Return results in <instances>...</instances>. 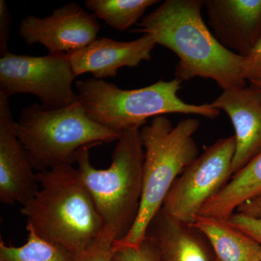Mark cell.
Returning <instances> with one entry per match:
<instances>
[{"label": "cell", "instance_id": "1", "mask_svg": "<svg viewBox=\"0 0 261 261\" xmlns=\"http://www.w3.org/2000/svg\"><path fill=\"white\" fill-rule=\"evenodd\" d=\"M203 7L204 0H166L130 32L150 34L157 44L176 55V80H214L223 91L246 87L244 57L220 44L204 21Z\"/></svg>", "mask_w": 261, "mask_h": 261}, {"label": "cell", "instance_id": "2", "mask_svg": "<svg viewBox=\"0 0 261 261\" xmlns=\"http://www.w3.org/2000/svg\"><path fill=\"white\" fill-rule=\"evenodd\" d=\"M39 190L22 206L27 226L38 236L80 257L105 227L92 197L73 165L37 173Z\"/></svg>", "mask_w": 261, "mask_h": 261}, {"label": "cell", "instance_id": "3", "mask_svg": "<svg viewBox=\"0 0 261 261\" xmlns=\"http://www.w3.org/2000/svg\"><path fill=\"white\" fill-rule=\"evenodd\" d=\"M139 127L123 130L116 141L112 162L97 169L90 161L89 149L79 151L75 163L84 185L92 197L105 226L111 228L116 241L126 238L140 211L145 149Z\"/></svg>", "mask_w": 261, "mask_h": 261}, {"label": "cell", "instance_id": "4", "mask_svg": "<svg viewBox=\"0 0 261 261\" xmlns=\"http://www.w3.org/2000/svg\"><path fill=\"white\" fill-rule=\"evenodd\" d=\"M199 126L200 121L195 118H185L173 126L167 117L159 116L140 128L145 161L140 211L129 233L115 241V246L137 247L145 240L149 224L173 184L198 156L193 136Z\"/></svg>", "mask_w": 261, "mask_h": 261}, {"label": "cell", "instance_id": "5", "mask_svg": "<svg viewBox=\"0 0 261 261\" xmlns=\"http://www.w3.org/2000/svg\"><path fill=\"white\" fill-rule=\"evenodd\" d=\"M181 81L155 83L136 89H122L103 80L77 81L80 102L87 116L101 126L121 133L135 127L142 128L147 119L171 113L197 115L209 119L221 111L211 106L189 104L178 97Z\"/></svg>", "mask_w": 261, "mask_h": 261}, {"label": "cell", "instance_id": "6", "mask_svg": "<svg viewBox=\"0 0 261 261\" xmlns=\"http://www.w3.org/2000/svg\"><path fill=\"white\" fill-rule=\"evenodd\" d=\"M15 130L29 162L39 172L73 165L82 147L116 142L121 135L92 121L80 101L57 110L32 105L20 113Z\"/></svg>", "mask_w": 261, "mask_h": 261}, {"label": "cell", "instance_id": "7", "mask_svg": "<svg viewBox=\"0 0 261 261\" xmlns=\"http://www.w3.org/2000/svg\"><path fill=\"white\" fill-rule=\"evenodd\" d=\"M75 77L65 53L35 57L9 53L0 58V94L8 98L32 94L44 109H61L80 101L73 89Z\"/></svg>", "mask_w": 261, "mask_h": 261}, {"label": "cell", "instance_id": "8", "mask_svg": "<svg viewBox=\"0 0 261 261\" xmlns=\"http://www.w3.org/2000/svg\"><path fill=\"white\" fill-rule=\"evenodd\" d=\"M235 148L234 136L220 139L206 147L176 178L161 209L174 219L192 224L202 206L232 177Z\"/></svg>", "mask_w": 261, "mask_h": 261}, {"label": "cell", "instance_id": "9", "mask_svg": "<svg viewBox=\"0 0 261 261\" xmlns=\"http://www.w3.org/2000/svg\"><path fill=\"white\" fill-rule=\"evenodd\" d=\"M99 29L95 15L69 3L44 18L28 15L22 20L18 33L28 45L40 44L51 54H68L93 42Z\"/></svg>", "mask_w": 261, "mask_h": 261}, {"label": "cell", "instance_id": "10", "mask_svg": "<svg viewBox=\"0 0 261 261\" xmlns=\"http://www.w3.org/2000/svg\"><path fill=\"white\" fill-rule=\"evenodd\" d=\"M9 98L0 94V200L22 206L36 195L37 173L15 130Z\"/></svg>", "mask_w": 261, "mask_h": 261}, {"label": "cell", "instance_id": "11", "mask_svg": "<svg viewBox=\"0 0 261 261\" xmlns=\"http://www.w3.org/2000/svg\"><path fill=\"white\" fill-rule=\"evenodd\" d=\"M204 7L220 44L246 57L261 37V0H204Z\"/></svg>", "mask_w": 261, "mask_h": 261}, {"label": "cell", "instance_id": "12", "mask_svg": "<svg viewBox=\"0 0 261 261\" xmlns=\"http://www.w3.org/2000/svg\"><path fill=\"white\" fill-rule=\"evenodd\" d=\"M156 43L150 34L130 42H118L111 38L97 39L74 53L66 54L75 75L92 73L96 80L115 77L123 67L135 68L151 59Z\"/></svg>", "mask_w": 261, "mask_h": 261}, {"label": "cell", "instance_id": "13", "mask_svg": "<svg viewBox=\"0 0 261 261\" xmlns=\"http://www.w3.org/2000/svg\"><path fill=\"white\" fill-rule=\"evenodd\" d=\"M211 104L228 115L234 128L236 174L261 152V92L250 87L227 89Z\"/></svg>", "mask_w": 261, "mask_h": 261}, {"label": "cell", "instance_id": "14", "mask_svg": "<svg viewBox=\"0 0 261 261\" xmlns=\"http://www.w3.org/2000/svg\"><path fill=\"white\" fill-rule=\"evenodd\" d=\"M146 237L153 244L159 261H219L200 230L162 209L151 221Z\"/></svg>", "mask_w": 261, "mask_h": 261}, {"label": "cell", "instance_id": "15", "mask_svg": "<svg viewBox=\"0 0 261 261\" xmlns=\"http://www.w3.org/2000/svg\"><path fill=\"white\" fill-rule=\"evenodd\" d=\"M208 240L219 261H261V245L227 220L197 215L192 224Z\"/></svg>", "mask_w": 261, "mask_h": 261}, {"label": "cell", "instance_id": "16", "mask_svg": "<svg viewBox=\"0 0 261 261\" xmlns=\"http://www.w3.org/2000/svg\"><path fill=\"white\" fill-rule=\"evenodd\" d=\"M261 195V152L233 175L226 187L202 206L199 215L229 220L237 209Z\"/></svg>", "mask_w": 261, "mask_h": 261}, {"label": "cell", "instance_id": "17", "mask_svg": "<svg viewBox=\"0 0 261 261\" xmlns=\"http://www.w3.org/2000/svg\"><path fill=\"white\" fill-rule=\"evenodd\" d=\"M159 0H86L85 5L111 28L124 32L139 23L147 8Z\"/></svg>", "mask_w": 261, "mask_h": 261}, {"label": "cell", "instance_id": "18", "mask_svg": "<svg viewBox=\"0 0 261 261\" xmlns=\"http://www.w3.org/2000/svg\"><path fill=\"white\" fill-rule=\"evenodd\" d=\"M25 243L15 247L0 242V261H78V257L64 247L38 236L30 226Z\"/></svg>", "mask_w": 261, "mask_h": 261}, {"label": "cell", "instance_id": "19", "mask_svg": "<svg viewBox=\"0 0 261 261\" xmlns=\"http://www.w3.org/2000/svg\"><path fill=\"white\" fill-rule=\"evenodd\" d=\"M114 234L111 228L105 226L95 242L78 257V261H111L114 253Z\"/></svg>", "mask_w": 261, "mask_h": 261}, {"label": "cell", "instance_id": "20", "mask_svg": "<svg viewBox=\"0 0 261 261\" xmlns=\"http://www.w3.org/2000/svg\"><path fill=\"white\" fill-rule=\"evenodd\" d=\"M111 261H159L150 239L146 237L139 246H115Z\"/></svg>", "mask_w": 261, "mask_h": 261}, {"label": "cell", "instance_id": "21", "mask_svg": "<svg viewBox=\"0 0 261 261\" xmlns=\"http://www.w3.org/2000/svg\"><path fill=\"white\" fill-rule=\"evenodd\" d=\"M243 75L246 82L261 80V37L250 53L244 58Z\"/></svg>", "mask_w": 261, "mask_h": 261}, {"label": "cell", "instance_id": "22", "mask_svg": "<svg viewBox=\"0 0 261 261\" xmlns=\"http://www.w3.org/2000/svg\"><path fill=\"white\" fill-rule=\"evenodd\" d=\"M228 221L261 245V218L255 219L234 213Z\"/></svg>", "mask_w": 261, "mask_h": 261}, {"label": "cell", "instance_id": "23", "mask_svg": "<svg viewBox=\"0 0 261 261\" xmlns=\"http://www.w3.org/2000/svg\"><path fill=\"white\" fill-rule=\"evenodd\" d=\"M10 17L9 9L5 0H0V56H5L10 53L8 50V44L9 39Z\"/></svg>", "mask_w": 261, "mask_h": 261}, {"label": "cell", "instance_id": "24", "mask_svg": "<svg viewBox=\"0 0 261 261\" xmlns=\"http://www.w3.org/2000/svg\"><path fill=\"white\" fill-rule=\"evenodd\" d=\"M236 213L243 214L248 217L260 219L261 218V195L251 200L247 201L237 209Z\"/></svg>", "mask_w": 261, "mask_h": 261}, {"label": "cell", "instance_id": "25", "mask_svg": "<svg viewBox=\"0 0 261 261\" xmlns=\"http://www.w3.org/2000/svg\"><path fill=\"white\" fill-rule=\"evenodd\" d=\"M250 87L255 89V90L261 92V80L254 81V82H250Z\"/></svg>", "mask_w": 261, "mask_h": 261}]
</instances>
